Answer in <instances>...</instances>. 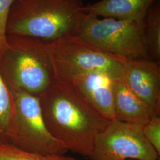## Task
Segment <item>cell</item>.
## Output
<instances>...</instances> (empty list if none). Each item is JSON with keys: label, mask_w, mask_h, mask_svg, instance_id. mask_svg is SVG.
Returning <instances> with one entry per match:
<instances>
[{"label": "cell", "mask_w": 160, "mask_h": 160, "mask_svg": "<svg viewBox=\"0 0 160 160\" xmlns=\"http://www.w3.org/2000/svg\"><path fill=\"white\" fill-rule=\"evenodd\" d=\"M52 135L72 152L90 158L98 135L109 124L69 84L55 81L38 96Z\"/></svg>", "instance_id": "obj_1"}, {"label": "cell", "mask_w": 160, "mask_h": 160, "mask_svg": "<svg viewBox=\"0 0 160 160\" xmlns=\"http://www.w3.org/2000/svg\"><path fill=\"white\" fill-rule=\"evenodd\" d=\"M82 0H15L6 33L48 43L74 35L85 12Z\"/></svg>", "instance_id": "obj_2"}, {"label": "cell", "mask_w": 160, "mask_h": 160, "mask_svg": "<svg viewBox=\"0 0 160 160\" xmlns=\"http://www.w3.org/2000/svg\"><path fill=\"white\" fill-rule=\"evenodd\" d=\"M8 48L0 57V75L13 92L22 90L39 96L55 81L44 40L7 35Z\"/></svg>", "instance_id": "obj_3"}, {"label": "cell", "mask_w": 160, "mask_h": 160, "mask_svg": "<svg viewBox=\"0 0 160 160\" xmlns=\"http://www.w3.org/2000/svg\"><path fill=\"white\" fill-rule=\"evenodd\" d=\"M55 81L70 84L75 77L102 72L113 80L123 78L125 58L102 51L74 35L47 43Z\"/></svg>", "instance_id": "obj_4"}, {"label": "cell", "mask_w": 160, "mask_h": 160, "mask_svg": "<svg viewBox=\"0 0 160 160\" xmlns=\"http://www.w3.org/2000/svg\"><path fill=\"white\" fill-rule=\"evenodd\" d=\"M144 28V18L117 20L100 18L85 14L74 36L110 54L125 58H149Z\"/></svg>", "instance_id": "obj_5"}, {"label": "cell", "mask_w": 160, "mask_h": 160, "mask_svg": "<svg viewBox=\"0 0 160 160\" xmlns=\"http://www.w3.org/2000/svg\"><path fill=\"white\" fill-rule=\"evenodd\" d=\"M17 118V131L10 143L29 152L64 154L68 149L53 137L43 120L38 96L22 90L12 92Z\"/></svg>", "instance_id": "obj_6"}, {"label": "cell", "mask_w": 160, "mask_h": 160, "mask_svg": "<svg viewBox=\"0 0 160 160\" xmlns=\"http://www.w3.org/2000/svg\"><path fill=\"white\" fill-rule=\"evenodd\" d=\"M92 160H158L160 154L145 137L142 126L112 120L97 137Z\"/></svg>", "instance_id": "obj_7"}, {"label": "cell", "mask_w": 160, "mask_h": 160, "mask_svg": "<svg viewBox=\"0 0 160 160\" xmlns=\"http://www.w3.org/2000/svg\"><path fill=\"white\" fill-rule=\"evenodd\" d=\"M123 79L155 115L160 116V63L149 58H125Z\"/></svg>", "instance_id": "obj_8"}, {"label": "cell", "mask_w": 160, "mask_h": 160, "mask_svg": "<svg viewBox=\"0 0 160 160\" xmlns=\"http://www.w3.org/2000/svg\"><path fill=\"white\" fill-rule=\"evenodd\" d=\"M109 75L94 71L75 77L70 86L88 105L108 120H115L113 82Z\"/></svg>", "instance_id": "obj_9"}, {"label": "cell", "mask_w": 160, "mask_h": 160, "mask_svg": "<svg viewBox=\"0 0 160 160\" xmlns=\"http://www.w3.org/2000/svg\"><path fill=\"white\" fill-rule=\"evenodd\" d=\"M113 96L115 119L143 126L153 117L152 111L126 86L122 78L114 80Z\"/></svg>", "instance_id": "obj_10"}, {"label": "cell", "mask_w": 160, "mask_h": 160, "mask_svg": "<svg viewBox=\"0 0 160 160\" xmlns=\"http://www.w3.org/2000/svg\"><path fill=\"white\" fill-rule=\"evenodd\" d=\"M157 0H100L84 7L86 14L117 20L143 18Z\"/></svg>", "instance_id": "obj_11"}, {"label": "cell", "mask_w": 160, "mask_h": 160, "mask_svg": "<svg viewBox=\"0 0 160 160\" xmlns=\"http://www.w3.org/2000/svg\"><path fill=\"white\" fill-rule=\"evenodd\" d=\"M17 131V118L12 91L0 75V145L9 143Z\"/></svg>", "instance_id": "obj_12"}, {"label": "cell", "mask_w": 160, "mask_h": 160, "mask_svg": "<svg viewBox=\"0 0 160 160\" xmlns=\"http://www.w3.org/2000/svg\"><path fill=\"white\" fill-rule=\"evenodd\" d=\"M144 34L149 58L160 62V3L155 2L144 17Z\"/></svg>", "instance_id": "obj_13"}, {"label": "cell", "mask_w": 160, "mask_h": 160, "mask_svg": "<svg viewBox=\"0 0 160 160\" xmlns=\"http://www.w3.org/2000/svg\"><path fill=\"white\" fill-rule=\"evenodd\" d=\"M0 160H79L64 154H39L29 152L10 143L0 145Z\"/></svg>", "instance_id": "obj_14"}, {"label": "cell", "mask_w": 160, "mask_h": 160, "mask_svg": "<svg viewBox=\"0 0 160 160\" xmlns=\"http://www.w3.org/2000/svg\"><path fill=\"white\" fill-rule=\"evenodd\" d=\"M15 0H0V57L8 48L6 28L9 12Z\"/></svg>", "instance_id": "obj_15"}, {"label": "cell", "mask_w": 160, "mask_h": 160, "mask_svg": "<svg viewBox=\"0 0 160 160\" xmlns=\"http://www.w3.org/2000/svg\"><path fill=\"white\" fill-rule=\"evenodd\" d=\"M142 131L149 143L160 154V116L153 117L146 125L142 126Z\"/></svg>", "instance_id": "obj_16"}, {"label": "cell", "mask_w": 160, "mask_h": 160, "mask_svg": "<svg viewBox=\"0 0 160 160\" xmlns=\"http://www.w3.org/2000/svg\"><path fill=\"white\" fill-rule=\"evenodd\" d=\"M160 160V159H159V160Z\"/></svg>", "instance_id": "obj_17"}]
</instances>
